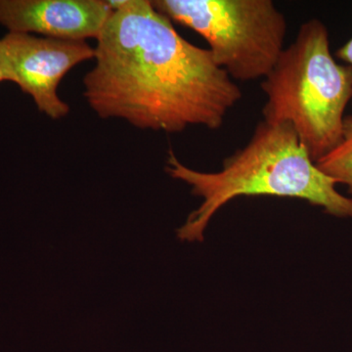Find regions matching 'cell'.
<instances>
[{"label": "cell", "mask_w": 352, "mask_h": 352, "mask_svg": "<svg viewBox=\"0 0 352 352\" xmlns=\"http://www.w3.org/2000/svg\"><path fill=\"white\" fill-rule=\"evenodd\" d=\"M166 170L203 199L177 230L182 241H203L215 212L240 196L300 199L332 217L352 219L351 197L340 193L338 182L317 168L291 124L261 120L249 143L224 160L217 173L192 170L173 150L168 152Z\"/></svg>", "instance_id": "obj_2"}, {"label": "cell", "mask_w": 352, "mask_h": 352, "mask_svg": "<svg viewBox=\"0 0 352 352\" xmlns=\"http://www.w3.org/2000/svg\"><path fill=\"white\" fill-rule=\"evenodd\" d=\"M315 164L338 184L346 186L347 193L352 198V113L344 118L339 144Z\"/></svg>", "instance_id": "obj_7"}, {"label": "cell", "mask_w": 352, "mask_h": 352, "mask_svg": "<svg viewBox=\"0 0 352 352\" xmlns=\"http://www.w3.org/2000/svg\"><path fill=\"white\" fill-rule=\"evenodd\" d=\"M6 82V80H4V76H3V75H2L1 69H0V82Z\"/></svg>", "instance_id": "obj_9"}, {"label": "cell", "mask_w": 352, "mask_h": 352, "mask_svg": "<svg viewBox=\"0 0 352 352\" xmlns=\"http://www.w3.org/2000/svg\"><path fill=\"white\" fill-rule=\"evenodd\" d=\"M261 88L263 120L291 124L314 163L339 144L352 102V68L336 61L322 21L300 25Z\"/></svg>", "instance_id": "obj_3"}, {"label": "cell", "mask_w": 352, "mask_h": 352, "mask_svg": "<svg viewBox=\"0 0 352 352\" xmlns=\"http://www.w3.org/2000/svg\"><path fill=\"white\" fill-rule=\"evenodd\" d=\"M83 78L88 105L102 119L176 133L219 129L242 99L210 50L183 38L148 0H117Z\"/></svg>", "instance_id": "obj_1"}, {"label": "cell", "mask_w": 352, "mask_h": 352, "mask_svg": "<svg viewBox=\"0 0 352 352\" xmlns=\"http://www.w3.org/2000/svg\"><path fill=\"white\" fill-rule=\"evenodd\" d=\"M335 56L352 68V38L336 51Z\"/></svg>", "instance_id": "obj_8"}, {"label": "cell", "mask_w": 352, "mask_h": 352, "mask_svg": "<svg viewBox=\"0 0 352 352\" xmlns=\"http://www.w3.org/2000/svg\"><path fill=\"white\" fill-rule=\"evenodd\" d=\"M112 13L104 0H0V25L8 32L61 41L98 38Z\"/></svg>", "instance_id": "obj_6"}, {"label": "cell", "mask_w": 352, "mask_h": 352, "mask_svg": "<svg viewBox=\"0 0 352 352\" xmlns=\"http://www.w3.org/2000/svg\"><path fill=\"white\" fill-rule=\"evenodd\" d=\"M155 9L207 41L234 80L264 78L284 50L287 21L271 0H154Z\"/></svg>", "instance_id": "obj_4"}, {"label": "cell", "mask_w": 352, "mask_h": 352, "mask_svg": "<svg viewBox=\"0 0 352 352\" xmlns=\"http://www.w3.org/2000/svg\"><path fill=\"white\" fill-rule=\"evenodd\" d=\"M94 57V48L85 41L17 32H8L0 38V69L4 80L16 83L52 120L69 112V106L57 94L64 76L76 65Z\"/></svg>", "instance_id": "obj_5"}]
</instances>
